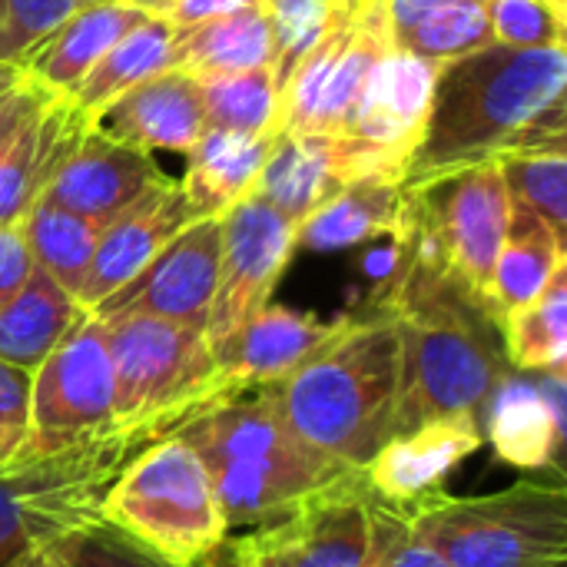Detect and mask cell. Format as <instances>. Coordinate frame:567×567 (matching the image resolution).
Returning <instances> with one entry per match:
<instances>
[{
	"mask_svg": "<svg viewBox=\"0 0 567 567\" xmlns=\"http://www.w3.org/2000/svg\"><path fill=\"white\" fill-rule=\"evenodd\" d=\"M567 47L488 43L439 63L405 189L508 153H567Z\"/></svg>",
	"mask_w": 567,
	"mask_h": 567,
	"instance_id": "obj_1",
	"label": "cell"
},
{
	"mask_svg": "<svg viewBox=\"0 0 567 567\" xmlns=\"http://www.w3.org/2000/svg\"><path fill=\"white\" fill-rule=\"evenodd\" d=\"M395 256L399 269L379 296L402 346L395 435L445 415L478 419L485 399L512 372L495 319L435 262L399 246Z\"/></svg>",
	"mask_w": 567,
	"mask_h": 567,
	"instance_id": "obj_2",
	"label": "cell"
},
{
	"mask_svg": "<svg viewBox=\"0 0 567 567\" xmlns=\"http://www.w3.org/2000/svg\"><path fill=\"white\" fill-rule=\"evenodd\" d=\"M399 382V329L375 306L372 316H342L336 332L266 392L292 435L336 465L362 472L395 435Z\"/></svg>",
	"mask_w": 567,
	"mask_h": 567,
	"instance_id": "obj_3",
	"label": "cell"
},
{
	"mask_svg": "<svg viewBox=\"0 0 567 567\" xmlns=\"http://www.w3.org/2000/svg\"><path fill=\"white\" fill-rule=\"evenodd\" d=\"M176 435L199 455L229 535L282 518L352 472L292 435L266 389L216 402Z\"/></svg>",
	"mask_w": 567,
	"mask_h": 567,
	"instance_id": "obj_4",
	"label": "cell"
},
{
	"mask_svg": "<svg viewBox=\"0 0 567 567\" xmlns=\"http://www.w3.org/2000/svg\"><path fill=\"white\" fill-rule=\"evenodd\" d=\"M166 435L176 432L163 422H116L70 449L0 465V567H56V545L100 525L110 485Z\"/></svg>",
	"mask_w": 567,
	"mask_h": 567,
	"instance_id": "obj_5",
	"label": "cell"
},
{
	"mask_svg": "<svg viewBox=\"0 0 567 567\" xmlns=\"http://www.w3.org/2000/svg\"><path fill=\"white\" fill-rule=\"evenodd\" d=\"M103 522L169 567H196L229 542L209 475L179 435L130 458L103 498Z\"/></svg>",
	"mask_w": 567,
	"mask_h": 567,
	"instance_id": "obj_6",
	"label": "cell"
},
{
	"mask_svg": "<svg viewBox=\"0 0 567 567\" xmlns=\"http://www.w3.org/2000/svg\"><path fill=\"white\" fill-rule=\"evenodd\" d=\"M399 518L452 567L567 565V492L561 485L518 482L478 498L439 492Z\"/></svg>",
	"mask_w": 567,
	"mask_h": 567,
	"instance_id": "obj_7",
	"label": "cell"
},
{
	"mask_svg": "<svg viewBox=\"0 0 567 567\" xmlns=\"http://www.w3.org/2000/svg\"><path fill=\"white\" fill-rule=\"evenodd\" d=\"M100 322L113 362L116 422H163L179 432L216 402L243 395L216 365L203 329L156 316Z\"/></svg>",
	"mask_w": 567,
	"mask_h": 567,
	"instance_id": "obj_8",
	"label": "cell"
},
{
	"mask_svg": "<svg viewBox=\"0 0 567 567\" xmlns=\"http://www.w3.org/2000/svg\"><path fill=\"white\" fill-rule=\"evenodd\" d=\"M508 219L512 199L498 159H488L405 189V219L392 239L399 249L435 262L482 302Z\"/></svg>",
	"mask_w": 567,
	"mask_h": 567,
	"instance_id": "obj_9",
	"label": "cell"
},
{
	"mask_svg": "<svg viewBox=\"0 0 567 567\" xmlns=\"http://www.w3.org/2000/svg\"><path fill=\"white\" fill-rule=\"evenodd\" d=\"M392 47L385 0H342L282 93L279 133H349L359 100Z\"/></svg>",
	"mask_w": 567,
	"mask_h": 567,
	"instance_id": "obj_10",
	"label": "cell"
},
{
	"mask_svg": "<svg viewBox=\"0 0 567 567\" xmlns=\"http://www.w3.org/2000/svg\"><path fill=\"white\" fill-rule=\"evenodd\" d=\"M379 528L382 508L362 472H346L282 518L229 538V548L252 567H372Z\"/></svg>",
	"mask_w": 567,
	"mask_h": 567,
	"instance_id": "obj_11",
	"label": "cell"
},
{
	"mask_svg": "<svg viewBox=\"0 0 567 567\" xmlns=\"http://www.w3.org/2000/svg\"><path fill=\"white\" fill-rule=\"evenodd\" d=\"M116 425V385L106 329L96 316L83 319L33 369L27 435L17 455H50L86 442Z\"/></svg>",
	"mask_w": 567,
	"mask_h": 567,
	"instance_id": "obj_12",
	"label": "cell"
},
{
	"mask_svg": "<svg viewBox=\"0 0 567 567\" xmlns=\"http://www.w3.org/2000/svg\"><path fill=\"white\" fill-rule=\"evenodd\" d=\"M219 276L206 319V346L216 355L262 306L296 252V223L259 193L243 196L223 216Z\"/></svg>",
	"mask_w": 567,
	"mask_h": 567,
	"instance_id": "obj_13",
	"label": "cell"
},
{
	"mask_svg": "<svg viewBox=\"0 0 567 567\" xmlns=\"http://www.w3.org/2000/svg\"><path fill=\"white\" fill-rule=\"evenodd\" d=\"M409 156L352 133H279L252 193L296 226L349 183L365 176H405Z\"/></svg>",
	"mask_w": 567,
	"mask_h": 567,
	"instance_id": "obj_14",
	"label": "cell"
},
{
	"mask_svg": "<svg viewBox=\"0 0 567 567\" xmlns=\"http://www.w3.org/2000/svg\"><path fill=\"white\" fill-rule=\"evenodd\" d=\"M219 246H223L219 216L189 223L126 286L106 296L96 309H90V316L96 319L156 316L193 329H206L209 306L216 296V276H219Z\"/></svg>",
	"mask_w": 567,
	"mask_h": 567,
	"instance_id": "obj_15",
	"label": "cell"
},
{
	"mask_svg": "<svg viewBox=\"0 0 567 567\" xmlns=\"http://www.w3.org/2000/svg\"><path fill=\"white\" fill-rule=\"evenodd\" d=\"M475 415H445L392 435L362 468L369 495L392 515H405L445 492V478L482 449Z\"/></svg>",
	"mask_w": 567,
	"mask_h": 567,
	"instance_id": "obj_16",
	"label": "cell"
},
{
	"mask_svg": "<svg viewBox=\"0 0 567 567\" xmlns=\"http://www.w3.org/2000/svg\"><path fill=\"white\" fill-rule=\"evenodd\" d=\"M163 179L166 173L156 166L153 153L126 146L90 123L66 159L56 166L43 199L103 229L113 216H120Z\"/></svg>",
	"mask_w": 567,
	"mask_h": 567,
	"instance_id": "obj_17",
	"label": "cell"
},
{
	"mask_svg": "<svg viewBox=\"0 0 567 567\" xmlns=\"http://www.w3.org/2000/svg\"><path fill=\"white\" fill-rule=\"evenodd\" d=\"M482 442L525 472L555 468L565 445V375L508 372L478 409Z\"/></svg>",
	"mask_w": 567,
	"mask_h": 567,
	"instance_id": "obj_18",
	"label": "cell"
},
{
	"mask_svg": "<svg viewBox=\"0 0 567 567\" xmlns=\"http://www.w3.org/2000/svg\"><path fill=\"white\" fill-rule=\"evenodd\" d=\"M196 209L176 179H163L146 189L133 206L113 216L96 239V252L80 292V309H96L106 296L126 286L173 236H179L189 223H196Z\"/></svg>",
	"mask_w": 567,
	"mask_h": 567,
	"instance_id": "obj_19",
	"label": "cell"
},
{
	"mask_svg": "<svg viewBox=\"0 0 567 567\" xmlns=\"http://www.w3.org/2000/svg\"><path fill=\"white\" fill-rule=\"evenodd\" d=\"M100 133L136 150L189 153L206 126L203 83L186 70H163L120 93L90 120Z\"/></svg>",
	"mask_w": 567,
	"mask_h": 567,
	"instance_id": "obj_20",
	"label": "cell"
},
{
	"mask_svg": "<svg viewBox=\"0 0 567 567\" xmlns=\"http://www.w3.org/2000/svg\"><path fill=\"white\" fill-rule=\"evenodd\" d=\"M339 319L326 322L312 312H296L289 306H262L213 359L243 389H269L286 379L306 355H312L332 332Z\"/></svg>",
	"mask_w": 567,
	"mask_h": 567,
	"instance_id": "obj_21",
	"label": "cell"
},
{
	"mask_svg": "<svg viewBox=\"0 0 567 567\" xmlns=\"http://www.w3.org/2000/svg\"><path fill=\"white\" fill-rule=\"evenodd\" d=\"M86 126L83 113L53 96L0 143V226H13L30 213Z\"/></svg>",
	"mask_w": 567,
	"mask_h": 567,
	"instance_id": "obj_22",
	"label": "cell"
},
{
	"mask_svg": "<svg viewBox=\"0 0 567 567\" xmlns=\"http://www.w3.org/2000/svg\"><path fill=\"white\" fill-rule=\"evenodd\" d=\"M153 13L130 3V0H96L73 17H66L50 37H43L23 70L53 96H66L96 63L100 56L116 47L130 30H136Z\"/></svg>",
	"mask_w": 567,
	"mask_h": 567,
	"instance_id": "obj_23",
	"label": "cell"
},
{
	"mask_svg": "<svg viewBox=\"0 0 567 567\" xmlns=\"http://www.w3.org/2000/svg\"><path fill=\"white\" fill-rule=\"evenodd\" d=\"M439 66L392 47L375 66L349 133L412 156Z\"/></svg>",
	"mask_w": 567,
	"mask_h": 567,
	"instance_id": "obj_24",
	"label": "cell"
},
{
	"mask_svg": "<svg viewBox=\"0 0 567 567\" xmlns=\"http://www.w3.org/2000/svg\"><path fill=\"white\" fill-rule=\"evenodd\" d=\"M405 219L402 176H365L336 193L296 226V249L339 252L379 236H395Z\"/></svg>",
	"mask_w": 567,
	"mask_h": 567,
	"instance_id": "obj_25",
	"label": "cell"
},
{
	"mask_svg": "<svg viewBox=\"0 0 567 567\" xmlns=\"http://www.w3.org/2000/svg\"><path fill=\"white\" fill-rule=\"evenodd\" d=\"M565 243L567 239H561L548 223L512 203L508 233L482 299L495 326H502V319L535 302L551 286V279L567 266Z\"/></svg>",
	"mask_w": 567,
	"mask_h": 567,
	"instance_id": "obj_26",
	"label": "cell"
},
{
	"mask_svg": "<svg viewBox=\"0 0 567 567\" xmlns=\"http://www.w3.org/2000/svg\"><path fill=\"white\" fill-rule=\"evenodd\" d=\"M276 136H243L226 130H206L186 153L183 193L199 219L223 216L259 183Z\"/></svg>",
	"mask_w": 567,
	"mask_h": 567,
	"instance_id": "obj_27",
	"label": "cell"
},
{
	"mask_svg": "<svg viewBox=\"0 0 567 567\" xmlns=\"http://www.w3.org/2000/svg\"><path fill=\"white\" fill-rule=\"evenodd\" d=\"M179 63V27L166 17L153 13L136 30H130L116 47H110L100 63L63 96L76 113L93 120L106 110L120 93L156 76L163 70H176Z\"/></svg>",
	"mask_w": 567,
	"mask_h": 567,
	"instance_id": "obj_28",
	"label": "cell"
},
{
	"mask_svg": "<svg viewBox=\"0 0 567 567\" xmlns=\"http://www.w3.org/2000/svg\"><path fill=\"white\" fill-rule=\"evenodd\" d=\"M276 63V33L262 0H252L226 17L179 27V63L196 80L259 70Z\"/></svg>",
	"mask_w": 567,
	"mask_h": 567,
	"instance_id": "obj_29",
	"label": "cell"
},
{
	"mask_svg": "<svg viewBox=\"0 0 567 567\" xmlns=\"http://www.w3.org/2000/svg\"><path fill=\"white\" fill-rule=\"evenodd\" d=\"M80 319V302L33 266L23 289L0 306V359L33 372Z\"/></svg>",
	"mask_w": 567,
	"mask_h": 567,
	"instance_id": "obj_30",
	"label": "cell"
},
{
	"mask_svg": "<svg viewBox=\"0 0 567 567\" xmlns=\"http://www.w3.org/2000/svg\"><path fill=\"white\" fill-rule=\"evenodd\" d=\"M20 233H23L33 266L47 272L66 296L80 299L93 252H96L100 226L40 196L30 206V213L20 219Z\"/></svg>",
	"mask_w": 567,
	"mask_h": 567,
	"instance_id": "obj_31",
	"label": "cell"
},
{
	"mask_svg": "<svg viewBox=\"0 0 567 567\" xmlns=\"http://www.w3.org/2000/svg\"><path fill=\"white\" fill-rule=\"evenodd\" d=\"M505 359L515 372L565 375L567 369V266L551 286L498 326Z\"/></svg>",
	"mask_w": 567,
	"mask_h": 567,
	"instance_id": "obj_32",
	"label": "cell"
},
{
	"mask_svg": "<svg viewBox=\"0 0 567 567\" xmlns=\"http://www.w3.org/2000/svg\"><path fill=\"white\" fill-rule=\"evenodd\" d=\"M199 83H203L209 130H226V133H243V136H279L282 96L276 90L272 66L209 76Z\"/></svg>",
	"mask_w": 567,
	"mask_h": 567,
	"instance_id": "obj_33",
	"label": "cell"
},
{
	"mask_svg": "<svg viewBox=\"0 0 567 567\" xmlns=\"http://www.w3.org/2000/svg\"><path fill=\"white\" fill-rule=\"evenodd\" d=\"M392 40L409 56H419L435 66L455 56H465L472 50H482L495 43L492 23H488V0H465V3L435 10L425 20L392 33Z\"/></svg>",
	"mask_w": 567,
	"mask_h": 567,
	"instance_id": "obj_34",
	"label": "cell"
},
{
	"mask_svg": "<svg viewBox=\"0 0 567 567\" xmlns=\"http://www.w3.org/2000/svg\"><path fill=\"white\" fill-rule=\"evenodd\" d=\"M498 169L508 199L567 239V153H508Z\"/></svg>",
	"mask_w": 567,
	"mask_h": 567,
	"instance_id": "obj_35",
	"label": "cell"
},
{
	"mask_svg": "<svg viewBox=\"0 0 567 567\" xmlns=\"http://www.w3.org/2000/svg\"><path fill=\"white\" fill-rule=\"evenodd\" d=\"M492 40L502 47H565L567 7L551 0H488Z\"/></svg>",
	"mask_w": 567,
	"mask_h": 567,
	"instance_id": "obj_36",
	"label": "cell"
},
{
	"mask_svg": "<svg viewBox=\"0 0 567 567\" xmlns=\"http://www.w3.org/2000/svg\"><path fill=\"white\" fill-rule=\"evenodd\" d=\"M96 0H0V60L20 63L66 17Z\"/></svg>",
	"mask_w": 567,
	"mask_h": 567,
	"instance_id": "obj_37",
	"label": "cell"
},
{
	"mask_svg": "<svg viewBox=\"0 0 567 567\" xmlns=\"http://www.w3.org/2000/svg\"><path fill=\"white\" fill-rule=\"evenodd\" d=\"M56 567H169L166 561L153 558L146 548L110 528L106 522L90 525L76 535H70L53 551Z\"/></svg>",
	"mask_w": 567,
	"mask_h": 567,
	"instance_id": "obj_38",
	"label": "cell"
},
{
	"mask_svg": "<svg viewBox=\"0 0 567 567\" xmlns=\"http://www.w3.org/2000/svg\"><path fill=\"white\" fill-rule=\"evenodd\" d=\"M382 508V505H379ZM372 567H452L435 548H429L399 515L382 508L379 551Z\"/></svg>",
	"mask_w": 567,
	"mask_h": 567,
	"instance_id": "obj_39",
	"label": "cell"
},
{
	"mask_svg": "<svg viewBox=\"0 0 567 567\" xmlns=\"http://www.w3.org/2000/svg\"><path fill=\"white\" fill-rule=\"evenodd\" d=\"M53 100V93H47L30 73L17 83H7L0 86V143L17 130L23 126L37 110H43L47 103Z\"/></svg>",
	"mask_w": 567,
	"mask_h": 567,
	"instance_id": "obj_40",
	"label": "cell"
},
{
	"mask_svg": "<svg viewBox=\"0 0 567 567\" xmlns=\"http://www.w3.org/2000/svg\"><path fill=\"white\" fill-rule=\"evenodd\" d=\"M30 385L33 372L10 365L0 359V429L27 435V415H30Z\"/></svg>",
	"mask_w": 567,
	"mask_h": 567,
	"instance_id": "obj_41",
	"label": "cell"
},
{
	"mask_svg": "<svg viewBox=\"0 0 567 567\" xmlns=\"http://www.w3.org/2000/svg\"><path fill=\"white\" fill-rule=\"evenodd\" d=\"M30 272H33V259L23 243L20 223L0 226V306L10 302L23 289Z\"/></svg>",
	"mask_w": 567,
	"mask_h": 567,
	"instance_id": "obj_42",
	"label": "cell"
},
{
	"mask_svg": "<svg viewBox=\"0 0 567 567\" xmlns=\"http://www.w3.org/2000/svg\"><path fill=\"white\" fill-rule=\"evenodd\" d=\"M246 3H252V0H169V7L159 17H166L176 27H196V23L226 17Z\"/></svg>",
	"mask_w": 567,
	"mask_h": 567,
	"instance_id": "obj_43",
	"label": "cell"
},
{
	"mask_svg": "<svg viewBox=\"0 0 567 567\" xmlns=\"http://www.w3.org/2000/svg\"><path fill=\"white\" fill-rule=\"evenodd\" d=\"M452 3H465V0H385V10H389V23H392V33L425 20L429 13L435 10H445Z\"/></svg>",
	"mask_w": 567,
	"mask_h": 567,
	"instance_id": "obj_44",
	"label": "cell"
},
{
	"mask_svg": "<svg viewBox=\"0 0 567 567\" xmlns=\"http://www.w3.org/2000/svg\"><path fill=\"white\" fill-rule=\"evenodd\" d=\"M196 567H252V565H249L246 558H239V555H236V551L229 548V542H226V545H223L219 551H213V555H209L206 561H199Z\"/></svg>",
	"mask_w": 567,
	"mask_h": 567,
	"instance_id": "obj_45",
	"label": "cell"
},
{
	"mask_svg": "<svg viewBox=\"0 0 567 567\" xmlns=\"http://www.w3.org/2000/svg\"><path fill=\"white\" fill-rule=\"evenodd\" d=\"M20 445H23V435L20 432H3L0 429V465L13 462L17 452H20Z\"/></svg>",
	"mask_w": 567,
	"mask_h": 567,
	"instance_id": "obj_46",
	"label": "cell"
},
{
	"mask_svg": "<svg viewBox=\"0 0 567 567\" xmlns=\"http://www.w3.org/2000/svg\"><path fill=\"white\" fill-rule=\"evenodd\" d=\"M23 76H27V70H23L20 63H3V60H0V86L17 83V80H23Z\"/></svg>",
	"mask_w": 567,
	"mask_h": 567,
	"instance_id": "obj_47",
	"label": "cell"
},
{
	"mask_svg": "<svg viewBox=\"0 0 567 567\" xmlns=\"http://www.w3.org/2000/svg\"><path fill=\"white\" fill-rule=\"evenodd\" d=\"M133 3L143 7V10H150V13H163L169 7V0H133Z\"/></svg>",
	"mask_w": 567,
	"mask_h": 567,
	"instance_id": "obj_48",
	"label": "cell"
},
{
	"mask_svg": "<svg viewBox=\"0 0 567 567\" xmlns=\"http://www.w3.org/2000/svg\"><path fill=\"white\" fill-rule=\"evenodd\" d=\"M551 3H561V7H567V0H551Z\"/></svg>",
	"mask_w": 567,
	"mask_h": 567,
	"instance_id": "obj_49",
	"label": "cell"
},
{
	"mask_svg": "<svg viewBox=\"0 0 567 567\" xmlns=\"http://www.w3.org/2000/svg\"><path fill=\"white\" fill-rule=\"evenodd\" d=\"M130 3H133V0H130Z\"/></svg>",
	"mask_w": 567,
	"mask_h": 567,
	"instance_id": "obj_50",
	"label": "cell"
}]
</instances>
